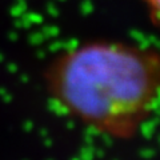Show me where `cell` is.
Listing matches in <instances>:
<instances>
[{
	"instance_id": "obj_2",
	"label": "cell",
	"mask_w": 160,
	"mask_h": 160,
	"mask_svg": "<svg viewBox=\"0 0 160 160\" xmlns=\"http://www.w3.org/2000/svg\"><path fill=\"white\" fill-rule=\"evenodd\" d=\"M149 15L155 26L160 28V0H147Z\"/></svg>"
},
{
	"instance_id": "obj_1",
	"label": "cell",
	"mask_w": 160,
	"mask_h": 160,
	"mask_svg": "<svg viewBox=\"0 0 160 160\" xmlns=\"http://www.w3.org/2000/svg\"><path fill=\"white\" fill-rule=\"evenodd\" d=\"M51 96L104 135L131 138L160 100V51L115 42L78 46L47 71Z\"/></svg>"
}]
</instances>
